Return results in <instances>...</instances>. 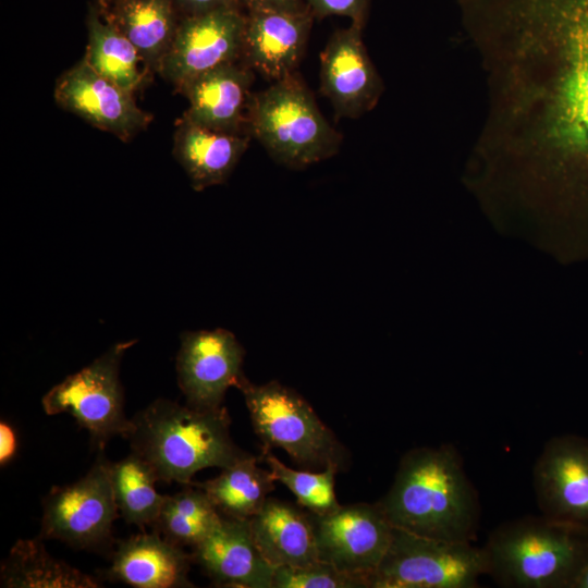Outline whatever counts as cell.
Here are the masks:
<instances>
[{
  "mask_svg": "<svg viewBox=\"0 0 588 588\" xmlns=\"http://www.w3.org/2000/svg\"><path fill=\"white\" fill-rule=\"evenodd\" d=\"M489 76L479 152L529 209L588 231V0H461Z\"/></svg>",
  "mask_w": 588,
  "mask_h": 588,
  "instance_id": "6da1fadb",
  "label": "cell"
},
{
  "mask_svg": "<svg viewBox=\"0 0 588 588\" xmlns=\"http://www.w3.org/2000/svg\"><path fill=\"white\" fill-rule=\"evenodd\" d=\"M378 503L394 528L449 541L476 537L478 497L452 444L407 451Z\"/></svg>",
  "mask_w": 588,
  "mask_h": 588,
  "instance_id": "7a4b0ae2",
  "label": "cell"
},
{
  "mask_svg": "<svg viewBox=\"0 0 588 588\" xmlns=\"http://www.w3.org/2000/svg\"><path fill=\"white\" fill-rule=\"evenodd\" d=\"M131 450L154 470L158 481L191 483L208 467L225 468L250 455L230 433L224 406L197 408L157 399L131 418Z\"/></svg>",
  "mask_w": 588,
  "mask_h": 588,
  "instance_id": "3957f363",
  "label": "cell"
},
{
  "mask_svg": "<svg viewBox=\"0 0 588 588\" xmlns=\"http://www.w3.org/2000/svg\"><path fill=\"white\" fill-rule=\"evenodd\" d=\"M482 548L502 587L573 588L588 559V528L525 516L498 526Z\"/></svg>",
  "mask_w": 588,
  "mask_h": 588,
  "instance_id": "277c9868",
  "label": "cell"
},
{
  "mask_svg": "<svg viewBox=\"0 0 588 588\" xmlns=\"http://www.w3.org/2000/svg\"><path fill=\"white\" fill-rule=\"evenodd\" d=\"M246 121L272 160L291 169L335 156L343 139L295 72L252 96Z\"/></svg>",
  "mask_w": 588,
  "mask_h": 588,
  "instance_id": "5b68a950",
  "label": "cell"
},
{
  "mask_svg": "<svg viewBox=\"0 0 588 588\" xmlns=\"http://www.w3.org/2000/svg\"><path fill=\"white\" fill-rule=\"evenodd\" d=\"M236 388L244 396L262 452L280 448L301 467L345 470L346 448L295 390L277 380L254 384L245 377Z\"/></svg>",
  "mask_w": 588,
  "mask_h": 588,
  "instance_id": "8992f818",
  "label": "cell"
},
{
  "mask_svg": "<svg viewBox=\"0 0 588 588\" xmlns=\"http://www.w3.org/2000/svg\"><path fill=\"white\" fill-rule=\"evenodd\" d=\"M488 573L483 548L394 528L369 588H475Z\"/></svg>",
  "mask_w": 588,
  "mask_h": 588,
  "instance_id": "52a82bcc",
  "label": "cell"
},
{
  "mask_svg": "<svg viewBox=\"0 0 588 588\" xmlns=\"http://www.w3.org/2000/svg\"><path fill=\"white\" fill-rule=\"evenodd\" d=\"M136 340L118 342L79 371L52 387L41 399L44 412L75 418L100 452L114 437L127 438L132 422L124 413L120 364Z\"/></svg>",
  "mask_w": 588,
  "mask_h": 588,
  "instance_id": "ba28073f",
  "label": "cell"
},
{
  "mask_svg": "<svg viewBox=\"0 0 588 588\" xmlns=\"http://www.w3.org/2000/svg\"><path fill=\"white\" fill-rule=\"evenodd\" d=\"M108 464L100 452L85 476L52 487L42 500L40 539L59 540L79 550L111 547L112 525L120 514Z\"/></svg>",
  "mask_w": 588,
  "mask_h": 588,
  "instance_id": "9c48e42d",
  "label": "cell"
},
{
  "mask_svg": "<svg viewBox=\"0 0 588 588\" xmlns=\"http://www.w3.org/2000/svg\"><path fill=\"white\" fill-rule=\"evenodd\" d=\"M310 514L318 559L367 583L382 562L394 527L376 503L340 505L324 515Z\"/></svg>",
  "mask_w": 588,
  "mask_h": 588,
  "instance_id": "30bf717a",
  "label": "cell"
},
{
  "mask_svg": "<svg viewBox=\"0 0 588 588\" xmlns=\"http://www.w3.org/2000/svg\"><path fill=\"white\" fill-rule=\"evenodd\" d=\"M245 12L235 4L180 17L158 72L179 90L194 77L236 62L243 52Z\"/></svg>",
  "mask_w": 588,
  "mask_h": 588,
  "instance_id": "8fae6325",
  "label": "cell"
},
{
  "mask_svg": "<svg viewBox=\"0 0 588 588\" xmlns=\"http://www.w3.org/2000/svg\"><path fill=\"white\" fill-rule=\"evenodd\" d=\"M245 351L229 330L185 331L176 356L177 384L186 404L197 408L223 406L225 393L244 377Z\"/></svg>",
  "mask_w": 588,
  "mask_h": 588,
  "instance_id": "7c38bea8",
  "label": "cell"
},
{
  "mask_svg": "<svg viewBox=\"0 0 588 588\" xmlns=\"http://www.w3.org/2000/svg\"><path fill=\"white\" fill-rule=\"evenodd\" d=\"M532 479L541 515L588 528V438L550 439L535 463Z\"/></svg>",
  "mask_w": 588,
  "mask_h": 588,
  "instance_id": "4fadbf2b",
  "label": "cell"
},
{
  "mask_svg": "<svg viewBox=\"0 0 588 588\" xmlns=\"http://www.w3.org/2000/svg\"><path fill=\"white\" fill-rule=\"evenodd\" d=\"M363 27L336 29L320 53V91L338 118L357 119L370 111L382 93V82L363 41Z\"/></svg>",
  "mask_w": 588,
  "mask_h": 588,
  "instance_id": "5bb4252c",
  "label": "cell"
},
{
  "mask_svg": "<svg viewBox=\"0 0 588 588\" xmlns=\"http://www.w3.org/2000/svg\"><path fill=\"white\" fill-rule=\"evenodd\" d=\"M56 102L93 126L130 140L151 121L133 93L98 74L84 59L66 71L54 88Z\"/></svg>",
  "mask_w": 588,
  "mask_h": 588,
  "instance_id": "9a60e30c",
  "label": "cell"
},
{
  "mask_svg": "<svg viewBox=\"0 0 588 588\" xmlns=\"http://www.w3.org/2000/svg\"><path fill=\"white\" fill-rule=\"evenodd\" d=\"M315 16L299 10H259L245 13L243 52L248 66L274 81L295 72Z\"/></svg>",
  "mask_w": 588,
  "mask_h": 588,
  "instance_id": "2e32d148",
  "label": "cell"
},
{
  "mask_svg": "<svg viewBox=\"0 0 588 588\" xmlns=\"http://www.w3.org/2000/svg\"><path fill=\"white\" fill-rule=\"evenodd\" d=\"M192 551V559L216 586L272 588L274 567L262 556L249 519L223 517Z\"/></svg>",
  "mask_w": 588,
  "mask_h": 588,
  "instance_id": "e0dca14e",
  "label": "cell"
},
{
  "mask_svg": "<svg viewBox=\"0 0 588 588\" xmlns=\"http://www.w3.org/2000/svg\"><path fill=\"white\" fill-rule=\"evenodd\" d=\"M192 554L158 531L120 541L101 577L135 588H191Z\"/></svg>",
  "mask_w": 588,
  "mask_h": 588,
  "instance_id": "ac0fdd59",
  "label": "cell"
},
{
  "mask_svg": "<svg viewBox=\"0 0 588 588\" xmlns=\"http://www.w3.org/2000/svg\"><path fill=\"white\" fill-rule=\"evenodd\" d=\"M253 79L249 68L236 62L194 77L180 89L188 100L182 118L216 130L241 132Z\"/></svg>",
  "mask_w": 588,
  "mask_h": 588,
  "instance_id": "d6986e66",
  "label": "cell"
},
{
  "mask_svg": "<svg viewBox=\"0 0 588 588\" xmlns=\"http://www.w3.org/2000/svg\"><path fill=\"white\" fill-rule=\"evenodd\" d=\"M250 137L181 119L174 133L173 155L192 187L204 191L228 181L249 145Z\"/></svg>",
  "mask_w": 588,
  "mask_h": 588,
  "instance_id": "ffe728a7",
  "label": "cell"
},
{
  "mask_svg": "<svg viewBox=\"0 0 588 588\" xmlns=\"http://www.w3.org/2000/svg\"><path fill=\"white\" fill-rule=\"evenodd\" d=\"M249 525L257 548L272 567L319 560L310 514L301 505L268 498Z\"/></svg>",
  "mask_w": 588,
  "mask_h": 588,
  "instance_id": "44dd1931",
  "label": "cell"
},
{
  "mask_svg": "<svg viewBox=\"0 0 588 588\" xmlns=\"http://www.w3.org/2000/svg\"><path fill=\"white\" fill-rule=\"evenodd\" d=\"M100 13L134 45L148 68L158 71L180 22L174 0H115Z\"/></svg>",
  "mask_w": 588,
  "mask_h": 588,
  "instance_id": "7402d4cb",
  "label": "cell"
},
{
  "mask_svg": "<svg viewBox=\"0 0 588 588\" xmlns=\"http://www.w3.org/2000/svg\"><path fill=\"white\" fill-rule=\"evenodd\" d=\"M4 588H98L100 581L52 556L42 539H20L0 568Z\"/></svg>",
  "mask_w": 588,
  "mask_h": 588,
  "instance_id": "603a6c76",
  "label": "cell"
},
{
  "mask_svg": "<svg viewBox=\"0 0 588 588\" xmlns=\"http://www.w3.org/2000/svg\"><path fill=\"white\" fill-rule=\"evenodd\" d=\"M270 470L258 465V457L248 455L222 468V471L204 482H194L203 489L221 516L250 519L262 507L274 490Z\"/></svg>",
  "mask_w": 588,
  "mask_h": 588,
  "instance_id": "cb8c5ba5",
  "label": "cell"
},
{
  "mask_svg": "<svg viewBox=\"0 0 588 588\" xmlns=\"http://www.w3.org/2000/svg\"><path fill=\"white\" fill-rule=\"evenodd\" d=\"M88 44L84 60L101 76L135 91L148 65L134 45L91 7L87 17Z\"/></svg>",
  "mask_w": 588,
  "mask_h": 588,
  "instance_id": "d4e9b609",
  "label": "cell"
},
{
  "mask_svg": "<svg viewBox=\"0 0 588 588\" xmlns=\"http://www.w3.org/2000/svg\"><path fill=\"white\" fill-rule=\"evenodd\" d=\"M108 466L119 514L126 524L152 526L164 495L156 490L158 478L151 467L134 452Z\"/></svg>",
  "mask_w": 588,
  "mask_h": 588,
  "instance_id": "484cf974",
  "label": "cell"
},
{
  "mask_svg": "<svg viewBox=\"0 0 588 588\" xmlns=\"http://www.w3.org/2000/svg\"><path fill=\"white\" fill-rule=\"evenodd\" d=\"M181 491L164 495L154 529L181 547H194L221 520L206 492L194 483Z\"/></svg>",
  "mask_w": 588,
  "mask_h": 588,
  "instance_id": "4316f807",
  "label": "cell"
},
{
  "mask_svg": "<svg viewBox=\"0 0 588 588\" xmlns=\"http://www.w3.org/2000/svg\"><path fill=\"white\" fill-rule=\"evenodd\" d=\"M262 460L275 481L283 483L297 499L298 504L315 515H324L341 504L334 492L335 475L340 471L330 466L321 471L296 470L271 454L262 452Z\"/></svg>",
  "mask_w": 588,
  "mask_h": 588,
  "instance_id": "83f0119b",
  "label": "cell"
},
{
  "mask_svg": "<svg viewBox=\"0 0 588 588\" xmlns=\"http://www.w3.org/2000/svg\"><path fill=\"white\" fill-rule=\"evenodd\" d=\"M272 588H368L360 578L345 574L330 563L317 560L299 566L274 568Z\"/></svg>",
  "mask_w": 588,
  "mask_h": 588,
  "instance_id": "f1b7e54d",
  "label": "cell"
},
{
  "mask_svg": "<svg viewBox=\"0 0 588 588\" xmlns=\"http://www.w3.org/2000/svg\"><path fill=\"white\" fill-rule=\"evenodd\" d=\"M315 19L328 16H345L352 24L365 27L370 0H304Z\"/></svg>",
  "mask_w": 588,
  "mask_h": 588,
  "instance_id": "f546056e",
  "label": "cell"
},
{
  "mask_svg": "<svg viewBox=\"0 0 588 588\" xmlns=\"http://www.w3.org/2000/svg\"><path fill=\"white\" fill-rule=\"evenodd\" d=\"M243 12L259 10H299L307 4L304 0H232Z\"/></svg>",
  "mask_w": 588,
  "mask_h": 588,
  "instance_id": "4dcf8cb0",
  "label": "cell"
},
{
  "mask_svg": "<svg viewBox=\"0 0 588 588\" xmlns=\"http://www.w3.org/2000/svg\"><path fill=\"white\" fill-rule=\"evenodd\" d=\"M180 17L201 14L223 5L234 4L232 0H174Z\"/></svg>",
  "mask_w": 588,
  "mask_h": 588,
  "instance_id": "1f68e13d",
  "label": "cell"
},
{
  "mask_svg": "<svg viewBox=\"0 0 588 588\" xmlns=\"http://www.w3.org/2000/svg\"><path fill=\"white\" fill-rule=\"evenodd\" d=\"M17 451V437L15 429L8 421L0 422V465L9 464Z\"/></svg>",
  "mask_w": 588,
  "mask_h": 588,
  "instance_id": "d6a6232c",
  "label": "cell"
},
{
  "mask_svg": "<svg viewBox=\"0 0 588 588\" xmlns=\"http://www.w3.org/2000/svg\"><path fill=\"white\" fill-rule=\"evenodd\" d=\"M573 588H588V559L579 573Z\"/></svg>",
  "mask_w": 588,
  "mask_h": 588,
  "instance_id": "836d02e7",
  "label": "cell"
},
{
  "mask_svg": "<svg viewBox=\"0 0 588 588\" xmlns=\"http://www.w3.org/2000/svg\"><path fill=\"white\" fill-rule=\"evenodd\" d=\"M115 0H96L97 8L100 12L107 11Z\"/></svg>",
  "mask_w": 588,
  "mask_h": 588,
  "instance_id": "e575fe53",
  "label": "cell"
}]
</instances>
